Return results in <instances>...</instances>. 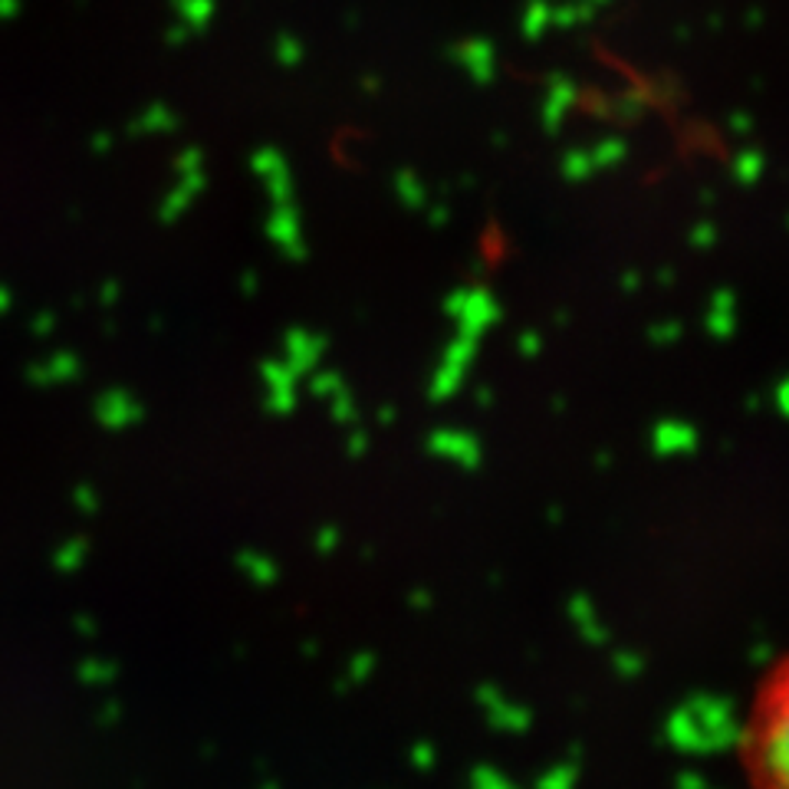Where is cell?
I'll use <instances>...</instances> for the list:
<instances>
[{
  "instance_id": "cell-13",
  "label": "cell",
  "mask_w": 789,
  "mask_h": 789,
  "mask_svg": "<svg viewBox=\"0 0 789 789\" xmlns=\"http://www.w3.org/2000/svg\"><path fill=\"white\" fill-rule=\"evenodd\" d=\"M263 408L276 418H286L293 408H296V386H276V389H266L263 394Z\"/></svg>"
},
{
  "instance_id": "cell-36",
  "label": "cell",
  "mask_w": 789,
  "mask_h": 789,
  "mask_svg": "<svg viewBox=\"0 0 789 789\" xmlns=\"http://www.w3.org/2000/svg\"><path fill=\"white\" fill-rule=\"evenodd\" d=\"M376 418H379V424H392V421H394V408H392V404H382Z\"/></svg>"
},
{
  "instance_id": "cell-37",
  "label": "cell",
  "mask_w": 789,
  "mask_h": 789,
  "mask_svg": "<svg viewBox=\"0 0 789 789\" xmlns=\"http://www.w3.org/2000/svg\"><path fill=\"white\" fill-rule=\"evenodd\" d=\"M622 286H625V290H635V286H639V276H625Z\"/></svg>"
},
{
  "instance_id": "cell-28",
  "label": "cell",
  "mask_w": 789,
  "mask_h": 789,
  "mask_svg": "<svg viewBox=\"0 0 789 789\" xmlns=\"http://www.w3.org/2000/svg\"><path fill=\"white\" fill-rule=\"evenodd\" d=\"M612 664H616V671H619L622 677H632V674H639V671H642V661H639V655H629V652H619V655L612 658Z\"/></svg>"
},
{
  "instance_id": "cell-29",
  "label": "cell",
  "mask_w": 789,
  "mask_h": 789,
  "mask_svg": "<svg viewBox=\"0 0 789 789\" xmlns=\"http://www.w3.org/2000/svg\"><path fill=\"white\" fill-rule=\"evenodd\" d=\"M501 697H504L501 684H491V681H487V684H481V687L474 691V701L481 704V711H484V707H491V704H494V701H501Z\"/></svg>"
},
{
  "instance_id": "cell-32",
  "label": "cell",
  "mask_w": 789,
  "mask_h": 789,
  "mask_svg": "<svg viewBox=\"0 0 789 789\" xmlns=\"http://www.w3.org/2000/svg\"><path fill=\"white\" fill-rule=\"evenodd\" d=\"M408 606H411V609H418V612H428V609H431V592H424V589H414V592L408 596Z\"/></svg>"
},
{
  "instance_id": "cell-11",
  "label": "cell",
  "mask_w": 789,
  "mask_h": 789,
  "mask_svg": "<svg viewBox=\"0 0 789 789\" xmlns=\"http://www.w3.org/2000/svg\"><path fill=\"white\" fill-rule=\"evenodd\" d=\"M394 194H398V201L408 208V211H421L424 208V201H428V191H424V185L418 181V175H411V171H401V175H394Z\"/></svg>"
},
{
  "instance_id": "cell-30",
  "label": "cell",
  "mask_w": 789,
  "mask_h": 789,
  "mask_svg": "<svg viewBox=\"0 0 789 789\" xmlns=\"http://www.w3.org/2000/svg\"><path fill=\"white\" fill-rule=\"evenodd\" d=\"M517 349H520L524 356H529V359H533V356H539V349H543V339H539L536 333H524V336L517 339Z\"/></svg>"
},
{
  "instance_id": "cell-6",
  "label": "cell",
  "mask_w": 789,
  "mask_h": 789,
  "mask_svg": "<svg viewBox=\"0 0 789 789\" xmlns=\"http://www.w3.org/2000/svg\"><path fill=\"white\" fill-rule=\"evenodd\" d=\"M484 714H487L491 727H494V730H504V734H526L529 724H533L529 707L511 704L507 697H501V701H494L491 707H484Z\"/></svg>"
},
{
  "instance_id": "cell-35",
  "label": "cell",
  "mask_w": 789,
  "mask_h": 789,
  "mask_svg": "<svg viewBox=\"0 0 789 789\" xmlns=\"http://www.w3.org/2000/svg\"><path fill=\"white\" fill-rule=\"evenodd\" d=\"M477 404H481V408H491V404H494V392H491L487 386L477 389Z\"/></svg>"
},
{
  "instance_id": "cell-3",
  "label": "cell",
  "mask_w": 789,
  "mask_h": 789,
  "mask_svg": "<svg viewBox=\"0 0 789 789\" xmlns=\"http://www.w3.org/2000/svg\"><path fill=\"white\" fill-rule=\"evenodd\" d=\"M428 451L434 457H448L464 471H477L481 467V441L461 428H434L428 434Z\"/></svg>"
},
{
  "instance_id": "cell-18",
  "label": "cell",
  "mask_w": 789,
  "mask_h": 789,
  "mask_svg": "<svg viewBox=\"0 0 789 789\" xmlns=\"http://www.w3.org/2000/svg\"><path fill=\"white\" fill-rule=\"evenodd\" d=\"M596 171V165H592V155H586V151H569L566 158H562V175L569 178V181H586L589 175Z\"/></svg>"
},
{
  "instance_id": "cell-19",
  "label": "cell",
  "mask_w": 789,
  "mask_h": 789,
  "mask_svg": "<svg viewBox=\"0 0 789 789\" xmlns=\"http://www.w3.org/2000/svg\"><path fill=\"white\" fill-rule=\"evenodd\" d=\"M376 671V655L372 652H359V655L349 661V671H346V687L349 684H366Z\"/></svg>"
},
{
  "instance_id": "cell-7",
  "label": "cell",
  "mask_w": 789,
  "mask_h": 789,
  "mask_svg": "<svg viewBox=\"0 0 789 789\" xmlns=\"http://www.w3.org/2000/svg\"><path fill=\"white\" fill-rule=\"evenodd\" d=\"M208 188V181H204V175L201 171H191V175H185V181L165 198V204H161V221H178L188 208H191V201L201 194Z\"/></svg>"
},
{
  "instance_id": "cell-12",
  "label": "cell",
  "mask_w": 789,
  "mask_h": 789,
  "mask_svg": "<svg viewBox=\"0 0 789 789\" xmlns=\"http://www.w3.org/2000/svg\"><path fill=\"white\" fill-rule=\"evenodd\" d=\"M477 336H467V333H457L454 336V343H448V349H444V362H454V366H471L474 362V356H477Z\"/></svg>"
},
{
  "instance_id": "cell-27",
  "label": "cell",
  "mask_w": 789,
  "mask_h": 789,
  "mask_svg": "<svg viewBox=\"0 0 789 789\" xmlns=\"http://www.w3.org/2000/svg\"><path fill=\"white\" fill-rule=\"evenodd\" d=\"M366 451H369V431L356 428V431L349 434V441H346V454H349V457H362Z\"/></svg>"
},
{
  "instance_id": "cell-22",
  "label": "cell",
  "mask_w": 789,
  "mask_h": 789,
  "mask_svg": "<svg viewBox=\"0 0 789 789\" xmlns=\"http://www.w3.org/2000/svg\"><path fill=\"white\" fill-rule=\"evenodd\" d=\"M329 411H333V421H339V424H353L356 414H359L349 389H343V392H336L333 398H329Z\"/></svg>"
},
{
  "instance_id": "cell-34",
  "label": "cell",
  "mask_w": 789,
  "mask_h": 789,
  "mask_svg": "<svg viewBox=\"0 0 789 789\" xmlns=\"http://www.w3.org/2000/svg\"><path fill=\"white\" fill-rule=\"evenodd\" d=\"M241 290H244V296H254V293L261 290V280H257V273H244V276H241Z\"/></svg>"
},
{
  "instance_id": "cell-17",
  "label": "cell",
  "mask_w": 789,
  "mask_h": 789,
  "mask_svg": "<svg viewBox=\"0 0 789 789\" xmlns=\"http://www.w3.org/2000/svg\"><path fill=\"white\" fill-rule=\"evenodd\" d=\"M263 188H266L270 204H286V201H293V178H290L286 168L276 171V175H270V178H263Z\"/></svg>"
},
{
  "instance_id": "cell-14",
  "label": "cell",
  "mask_w": 789,
  "mask_h": 789,
  "mask_svg": "<svg viewBox=\"0 0 789 789\" xmlns=\"http://www.w3.org/2000/svg\"><path fill=\"white\" fill-rule=\"evenodd\" d=\"M261 379L266 389H276V386H296L299 376L290 369L286 359H270V362H263L261 366Z\"/></svg>"
},
{
  "instance_id": "cell-25",
  "label": "cell",
  "mask_w": 789,
  "mask_h": 789,
  "mask_svg": "<svg viewBox=\"0 0 789 789\" xmlns=\"http://www.w3.org/2000/svg\"><path fill=\"white\" fill-rule=\"evenodd\" d=\"M569 619H572L576 625L592 622V619H596V606H592L586 596H572V599H569Z\"/></svg>"
},
{
  "instance_id": "cell-9",
  "label": "cell",
  "mask_w": 789,
  "mask_h": 789,
  "mask_svg": "<svg viewBox=\"0 0 789 789\" xmlns=\"http://www.w3.org/2000/svg\"><path fill=\"white\" fill-rule=\"evenodd\" d=\"M238 566H241V572H244L254 586H273V582L280 579V566H276L266 553H257V549L238 553Z\"/></svg>"
},
{
  "instance_id": "cell-23",
  "label": "cell",
  "mask_w": 789,
  "mask_h": 789,
  "mask_svg": "<svg viewBox=\"0 0 789 789\" xmlns=\"http://www.w3.org/2000/svg\"><path fill=\"white\" fill-rule=\"evenodd\" d=\"M408 760H411V767L414 770H421V774H428V770H434V764H438V754H434V747L431 744H414L411 747V754H408Z\"/></svg>"
},
{
  "instance_id": "cell-1",
  "label": "cell",
  "mask_w": 789,
  "mask_h": 789,
  "mask_svg": "<svg viewBox=\"0 0 789 789\" xmlns=\"http://www.w3.org/2000/svg\"><path fill=\"white\" fill-rule=\"evenodd\" d=\"M734 747L757 783L789 789V658L767 677L754 720L734 730Z\"/></svg>"
},
{
  "instance_id": "cell-20",
  "label": "cell",
  "mask_w": 789,
  "mask_h": 789,
  "mask_svg": "<svg viewBox=\"0 0 789 789\" xmlns=\"http://www.w3.org/2000/svg\"><path fill=\"white\" fill-rule=\"evenodd\" d=\"M625 158V145L619 141V138H609V141H602L596 151H592V165L596 168H612V165H619Z\"/></svg>"
},
{
  "instance_id": "cell-15",
  "label": "cell",
  "mask_w": 789,
  "mask_h": 789,
  "mask_svg": "<svg viewBox=\"0 0 789 789\" xmlns=\"http://www.w3.org/2000/svg\"><path fill=\"white\" fill-rule=\"evenodd\" d=\"M306 379H309V392L316 394V398H333V394L346 389L343 376L333 372V369H316V372H309Z\"/></svg>"
},
{
  "instance_id": "cell-21",
  "label": "cell",
  "mask_w": 789,
  "mask_h": 789,
  "mask_svg": "<svg viewBox=\"0 0 789 789\" xmlns=\"http://www.w3.org/2000/svg\"><path fill=\"white\" fill-rule=\"evenodd\" d=\"M313 546H316V553L319 556H333L339 546H343V529L336 524H326L316 529V536H313Z\"/></svg>"
},
{
  "instance_id": "cell-8",
  "label": "cell",
  "mask_w": 789,
  "mask_h": 789,
  "mask_svg": "<svg viewBox=\"0 0 789 789\" xmlns=\"http://www.w3.org/2000/svg\"><path fill=\"white\" fill-rule=\"evenodd\" d=\"M579 757H582V747H569V757L562 764H553L546 767L539 777H536V787L539 789H569L576 787L579 780Z\"/></svg>"
},
{
  "instance_id": "cell-31",
  "label": "cell",
  "mask_w": 789,
  "mask_h": 789,
  "mask_svg": "<svg viewBox=\"0 0 789 789\" xmlns=\"http://www.w3.org/2000/svg\"><path fill=\"white\" fill-rule=\"evenodd\" d=\"M178 168H181L185 175H191V171H201V151H194V148H191V151H185V155H181V161H178Z\"/></svg>"
},
{
  "instance_id": "cell-16",
  "label": "cell",
  "mask_w": 789,
  "mask_h": 789,
  "mask_svg": "<svg viewBox=\"0 0 789 789\" xmlns=\"http://www.w3.org/2000/svg\"><path fill=\"white\" fill-rule=\"evenodd\" d=\"M467 780H471V787L474 789H511V777L501 774L494 764H481V767H474Z\"/></svg>"
},
{
  "instance_id": "cell-4",
  "label": "cell",
  "mask_w": 789,
  "mask_h": 789,
  "mask_svg": "<svg viewBox=\"0 0 789 789\" xmlns=\"http://www.w3.org/2000/svg\"><path fill=\"white\" fill-rule=\"evenodd\" d=\"M266 238L283 251L286 261H306V244H303V234H299V214H296L293 201L273 204V211L266 218Z\"/></svg>"
},
{
  "instance_id": "cell-24",
  "label": "cell",
  "mask_w": 789,
  "mask_h": 789,
  "mask_svg": "<svg viewBox=\"0 0 789 789\" xmlns=\"http://www.w3.org/2000/svg\"><path fill=\"white\" fill-rule=\"evenodd\" d=\"M283 168H286V161H283L276 151H270V148L254 155V171L263 175V178H270V175H276V171H283Z\"/></svg>"
},
{
  "instance_id": "cell-10",
  "label": "cell",
  "mask_w": 789,
  "mask_h": 789,
  "mask_svg": "<svg viewBox=\"0 0 789 789\" xmlns=\"http://www.w3.org/2000/svg\"><path fill=\"white\" fill-rule=\"evenodd\" d=\"M464 376H467L464 366H454V362H444V359H441V366H438V372H434V379H431V386H428L431 401H448V398H454L457 389H461V382H464Z\"/></svg>"
},
{
  "instance_id": "cell-5",
  "label": "cell",
  "mask_w": 789,
  "mask_h": 789,
  "mask_svg": "<svg viewBox=\"0 0 789 789\" xmlns=\"http://www.w3.org/2000/svg\"><path fill=\"white\" fill-rule=\"evenodd\" d=\"M326 353V339L309 333V329H290L283 336V359L290 362V369L303 379L309 372H316L319 359Z\"/></svg>"
},
{
  "instance_id": "cell-38",
  "label": "cell",
  "mask_w": 789,
  "mask_h": 789,
  "mask_svg": "<svg viewBox=\"0 0 789 789\" xmlns=\"http://www.w3.org/2000/svg\"><path fill=\"white\" fill-rule=\"evenodd\" d=\"M316 649H319V645H313V642H306V645H303V655H306V658L316 655Z\"/></svg>"
},
{
  "instance_id": "cell-33",
  "label": "cell",
  "mask_w": 789,
  "mask_h": 789,
  "mask_svg": "<svg viewBox=\"0 0 789 789\" xmlns=\"http://www.w3.org/2000/svg\"><path fill=\"white\" fill-rule=\"evenodd\" d=\"M448 218H451V211H448V204H431V208H428V221H431L434 228H441V224H448Z\"/></svg>"
},
{
  "instance_id": "cell-2",
  "label": "cell",
  "mask_w": 789,
  "mask_h": 789,
  "mask_svg": "<svg viewBox=\"0 0 789 789\" xmlns=\"http://www.w3.org/2000/svg\"><path fill=\"white\" fill-rule=\"evenodd\" d=\"M444 313L457 323V333L481 339L501 319V303L484 286H461L444 299Z\"/></svg>"
},
{
  "instance_id": "cell-26",
  "label": "cell",
  "mask_w": 789,
  "mask_h": 789,
  "mask_svg": "<svg viewBox=\"0 0 789 789\" xmlns=\"http://www.w3.org/2000/svg\"><path fill=\"white\" fill-rule=\"evenodd\" d=\"M579 635H582V642H589V645H606V642H609V632H606V625H599V619L582 622V625H579Z\"/></svg>"
}]
</instances>
